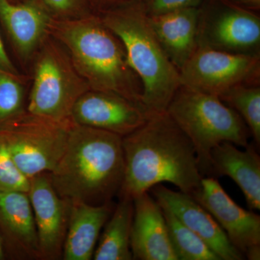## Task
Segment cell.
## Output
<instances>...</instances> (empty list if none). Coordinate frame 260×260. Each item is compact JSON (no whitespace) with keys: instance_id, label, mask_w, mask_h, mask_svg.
Here are the masks:
<instances>
[{"instance_id":"cell-1","label":"cell","mask_w":260,"mask_h":260,"mask_svg":"<svg viewBox=\"0 0 260 260\" xmlns=\"http://www.w3.org/2000/svg\"><path fill=\"white\" fill-rule=\"evenodd\" d=\"M124 179L119 196L133 200L168 182L192 195L203 179L194 146L166 112L153 113L144 124L122 138Z\"/></svg>"},{"instance_id":"cell-2","label":"cell","mask_w":260,"mask_h":260,"mask_svg":"<svg viewBox=\"0 0 260 260\" xmlns=\"http://www.w3.org/2000/svg\"><path fill=\"white\" fill-rule=\"evenodd\" d=\"M124 172L121 136L74 124L64 153L49 174L61 198L102 205L119 195Z\"/></svg>"},{"instance_id":"cell-3","label":"cell","mask_w":260,"mask_h":260,"mask_svg":"<svg viewBox=\"0 0 260 260\" xmlns=\"http://www.w3.org/2000/svg\"><path fill=\"white\" fill-rule=\"evenodd\" d=\"M49 36L61 44L90 90L112 92L142 103V85L119 39L99 15L52 18Z\"/></svg>"},{"instance_id":"cell-4","label":"cell","mask_w":260,"mask_h":260,"mask_svg":"<svg viewBox=\"0 0 260 260\" xmlns=\"http://www.w3.org/2000/svg\"><path fill=\"white\" fill-rule=\"evenodd\" d=\"M99 18L122 44L141 83L144 107L152 114L166 112L180 87V75L155 37L140 0L113 5Z\"/></svg>"},{"instance_id":"cell-5","label":"cell","mask_w":260,"mask_h":260,"mask_svg":"<svg viewBox=\"0 0 260 260\" xmlns=\"http://www.w3.org/2000/svg\"><path fill=\"white\" fill-rule=\"evenodd\" d=\"M167 112L192 143L203 177H210V153L217 145H249L251 135L245 122L216 95L180 85Z\"/></svg>"},{"instance_id":"cell-6","label":"cell","mask_w":260,"mask_h":260,"mask_svg":"<svg viewBox=\"0 0 260 260\" xmlns=\"http://www.w3.org/2000/svg\"><path fill=\"white\" fill-rule=\"evenodd\" d=\"M37 53L27 112L53 121H72L75 103L90 87L65 49L50 36Z\"/></svg>"},{"instance_id":"cell-7","label":"cell","mask_w":260,"mask_h":260,"mask_svg":"<svg viewBox=\"0 0 260 260\" xmlns=\"http://www.w3.org/2000/svg\"><path fill=\"white\" fill-rule=\"evenodd\" d=\"M73 121H56L27 111L0 124V138L27 177L50 173L64 154Z\"/></svg>"},{"instance_id":"cell-8","label":"cell","mask_w":260,"mask_h":260,"mask_svg":"<svg viewBox=\"0 0 260 260\" xmlns=\"http://www.w3.org/2000/svg\"><path fill=\"white\" fill-rule=\"evenodd\" d=\"M198 47L260 55V18L229 0H204L200 6Z\"/></svg>"},{"instance_id":"cell-9","label":"cell","mask_w":260,"mask_h":260,"mask_svg":"<svg viewBox=\"0 0 260 260\" xmlns=\"http://www.w3.org/2000/svg\"><path fill=\"white\" fill-rule=\"evenodd\" d=\"M179 75L181 85L220 97L241 84L259 85L260 55L198 47Z\"/></svg>"},{"instance_id":"cell-10","label":"cell","mask_w":260,"mask_h":260,"mask_svg":"<svg viewBox=\"0 0 260 260\" xmlns=\"http://www.w3.org/2000/svg\"><path fill=\"white\" fill-rule=\"evenodd\" d=\"M151 114L141 103L112 92L90 90L75 103L71 119L75 124L123 138L144 124Z\"/></svg>"},{"instance_id":"cell-11","label":"cell","mask_w":260,"mask_h":260,"mask_svg":"<svg viewBox=\"0 0 260 260\" xmlns=\"http://www.w3.org/2000/svg\"><path fill=\"white\" fill-rule=\"evenodd\" d=\"M28 194L42 259L55 260L62 257L71 203L56 192L49 173L30 178Z\"/></svg>"},{"instance_id":"cell-12","label":"cell","mask_w":260,"mask_h":260,"mask_svg":"<svg viewBox=\"0 0 260 260\" xmlns=\"http://www.w3.org/2000/svg\"><path fill=\"white\" fill-rule=\"evenodd\" d=\"M215 218L233 245L245 257L260 246V216L237 205L216 178L203 177L199 189L191 195Z\"/></svg>"},{"instance_id":"cell-13","label":"cell","mask_w":260,"mask_h":260,"mask_svg":"<svg viewBox=\"0 0 260 260\" xmlns=\"http://www.w3.org/2000/svg\"><path fill=\"white\" fill-rule=\"evenodd\" d=\"M162 208H167L202 239L220 260H242L244 256L228 239L211 214L191 196L168 189L162 184L150 190Z\"/></svg>"},{"instance_id":"cell-14","label":"cell","mask_w":260,"mask_h":260,"mask_svg":"<svg viewBox=\"0 0 260 260\" xmlns=\"http://www.w3.org/2000/svg\"><path fill=\"white\" fill-rule=\"evenodd\" d=\"M133 204L130 239L133 259L178 260L158 202L147 191L135 198Z\"/></svg>"},{"instance_id":"cell-15","label":"cell","mask_w":260,"mask_h":260,"mask_svg":"<svg viewBox=\"0 0 260 260\" xmlns=\"http://www.w3.org/2000/svg\"><path fill=\"white\" fill-rule=\"evenodd\" d=\"M52 18L39 0H0V20L22 59L31 57L49 37Z\"/></svg>"},{"instance_id":"cell-16","label":"cell","mask_w":260,"mask_h":260,"mask_svg":"<svg viewBox=\"0 0 260 260\" xmlns=\"http://www.w3.org/2000/svg\"><path fill=\"white\" fill-rule=\"evenodd\" d=\"M225 176L240 188L250 210H260V156L254 145L249 143L241 150L223 142L213 149L210 177Z\"/></svg>"},{"instance_id":"cell-17","label":"cell","mask_w":260,"mask_h":260,"mask_svg":"<svg viewBox=\"0 0 260 260\" xmlns=\"http://www.w3.org/2000/svg\"><path fill=\"white\" fill-rule=\"evenodd\" d=\"M0 228L10 249L18 257L42 259L28 193L0 191Z\"/></svg>"},{"instance_id":"cell-18","label":"cell","mask_w":260,"mask_h":260,"mask_svg":"<svg viewBox=\"0 0 260 260\" xmlns=\"http://www.w3.org/2000/svg\"><path fill=\"white\" fill-rule=\"evenodd\" d=\"M199 15L200 7L148 16L162 49L179 71L198 48Z\"/></svg>"},{"instance_id":"cell-19","label":"cell","mask_w":260,"mask_h":260,"mask_svg":"<svg viewBox=\"0 0 260 260\" xmlns=\"http://www.w3.org/2000/svg\"><path fill=\"white\" fill-rule=\"evenodd\" d=\"M70 203L63 259H91L101 231L110 218L115 206L113 202L102 205H88L80 202Z\"/></svg>"},{"instance_id":"cell-20","label":"cell","mask_w":260,"mask_h":260,"mask_svg":"<svg viewBox=\"0 0 260 260\" xmlns=\"http://www.w3.org/2000/svg\"><path fill=\"white\" fill-rule=\"evenodd\" d=\"M133 200L120 199L104 228L93 254L95 260H132Z\"/></svg>"},{"instance_id":"cell-21","label":"cell","mask_w":260,"mask_h":260,"mask_svg":"<svg viewBox=\"0 0 260 260\" xmlns=\"http://www.w3.org/2000/svg\"><path fill=\"white\" fill-rule=\"evenodd\" d=\"M161 208L178 260H220L209 246L181 223L170 210L162 207Z\"/></svg>"},{"instance_id":"cell-22","label":"cell","mask_w":260,"mask_h":260,"mask_svg":"<svg viewBox=\"0 0 260 260\" xmlns=\"http://www.w3.org/2000/svg\"><path fill=\"white\" fill-rule=\"evenodd\" d=\"M219 98L241 116L255 140L256 145L259 147V85L241 84L229 89Z\"/></svg>"},{"instance_id":"cell-23","label":"cell","mask_w":260,"mask_h":260,"mask_svg":"<svg viewBox=\"0 0 260 260\" xmlns=\"http://www.w3.org/2000/svg\"><path fill=\"white\" fill-rule=\"evenodd\" d=\"M21 78L0 70V124L25 111Z\"/></svg>"},{"instance_id":"cell-24","label":"cell","mask_w":260,"mask_h":260,"mask_svg":"<svg viewBox=\"0 0 260 260\" xmlns=\"http://www.w3.org/2000/svg\"><path fill=\"white\" fill-rule=\"evenodd\" d=\"M30 179L19 169L8 147L0 138V191L28 192Z\"/></svg>"},{"instance_id":"cell-25","label":"cell","mask_w":260,"mask_h":260,"mask_svg":"<svg viewBox=\"0 0 260 260\" xmlns=\"http://www.w3.org/2000/svg\"><path fill=\"white\" fill-rule=\"evenodd\" d=\"M53 18L68 19L89 15L90 0H39Z\"/></svg>"},{"instance_id":"cell-26","label":"cell","mask_w":260,"mask_h":260,"mask_svg":"<svg viewBox=\"0 0 260 260\" xmlns=\"http://www.w3.org/2000/svg\"><path fill=\"white\" fill-rule=\"evenodd\" d=\"M148 16H155L177 10L199 8L204 0H140Z\"/></svg>"},{"instance_id":"cell-27","label":"cell","mask_w":260,"mask_h":260,"mask_svg":"<svg viewBox=\"0 0 260 260\" xmlns=\"http://www.w3.org/2000/svg\"><path fill=\"white\" fill-rule=\"evenodd\" d=\"M0 70L9 73L10 74L20 75L5 49L1 35H0Z\"/></svg>"},{"instance_id":"cell-28","label":"cell","mask_w":260,"mask_h":260,"mask_svg":"<svg viewBox=\"0 0 260 260\" xmlns=\"http://www.w3.org/2000/svg\"><path fill=\"white\" fill-rule=\"evenodd\" d=\"M234 4L239 5L246 9L257 12L260 9V0H229Z\"/></svg>"},{"instance_id":"cell-29","label":"cell","mask_w":260,"mask_h":260,"mask_svg":"<svg viewBox=\"0 0 260 260\" xmlns=\"http://www.w3.org/2000/svg\"><path fill=\"white\" fill-rule=\"evenodd\" d=\"M5 251H4V242H3V237L0 234V259H4Z\"/></svg>"},{"instance_id":"cell-30","label":"cell","mask_w":260,"mask_h":260,"mask_svg":"<svg viewBox=\"0 0 260 260\" xmlns=\"http://www.w3.org/2000/svg\"><path fill=\"white\" fill-rule=\"evenodd\" d=\"M99 1L102 2V3H104V4H107L108 3V4L113 5L121 3V2L125 1V0H99Z\"/></svg>"},{"instance_id":"cell-31","label":"cell","mask_w":260,"mask_h":260,"mask_svg":"<svg viewBox=\"0 0 260 260\" xmlns=\"http://www.w3.org/2000/svg\"><path fill=\"white\" fill-rule=\"evenodd\" d=\"M9 1H11V2H18V1H17V0H9Z\"/></svg>"}]
</instances>
